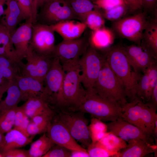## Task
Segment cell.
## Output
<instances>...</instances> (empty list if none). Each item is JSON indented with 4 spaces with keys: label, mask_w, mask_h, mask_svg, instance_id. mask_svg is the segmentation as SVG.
<instances>
[{
    "label": "cell",
    "mask_w": 157,
    "mask_h": 157,
    "mask_svg": "<svg viewBox=\"0 0 157 157\" xmlns=\"http://www.w3.org/2000/svg\"><path fill=\"white\" fill-rule=\"evenodd\" d=\"M79 59L60 61L64 71L63 107L76 111L84 101L86 91L81 86Z\"/></svg>",
    "instance_id": "obj_1"
},
{
    "label": "cell",
    "mask_w": 157,
    "mask_h": 157,
    "mask_svg": "<svg viewBox=\"0 0 157 157\" xmlns=\"http://www.w3.org/2000/svg\"><path fill=\"white\" fill-rule=\"evenodd\" d=\"M104 55L108 65L123 85L127 98L129 100L141 74L132 70L122 45L110 47L106 50Z\"/></svg>",
    "instance_id": "obj_2"
},
{
    "label": "cell",
    "mask_w": 157,
    "mask_h": 157,
    "mask_svg": "<svg viewBox=\"0 0 157 157\" xmlns=\"http://www.w3.org/2000/svg\"><path fill=\"white\" fill-rule=\"evenodd\" d=\"M92 88L102 98L118 104L122 108L128 102L123 85L111 70L105 59Z\"/></svg>",
    "instance_id": "obj_3"
},
{
    "label": "cell",
    "mask_w": 157,
    "mask_h": 157,
    "mask_svg": "<svg viewBox=\"0 0 157 157\" xmlns=\"http://www.w3.org/2000/svg\"><path fill=\"white\" fill-rule=\"evenodd\" d=\"M85 91V100L76 111L105 122L114 121L120 117L122 108L119 105L102 98L92 88Z\"/></svg>",
    "instance_id": "obj_4"
},
{
    "label": "cell",
    "mask_w": 157,
    "mask_h": 157,
    "mask_svg": "<svg viewBox=\"0 0 157 157\" xmlns=\"http://www.w3.org/2000/svg\"><path fill=\"white\" fill-rule=\"evenodd\" d=\"M64 72L59 59L53 58L44 79L42 96L50 106L63 107V84Z\"/></svg>",
    "instance_id": "obj_5"
},
{
    "label": "cell",
    "mask_w": 157,
    "mask_h": 157,
    "mask_svg": "<svg viewBox=\"0 0 157 157\" xmlns=\"http://www.w3.org/2000/svg\"><path fill=\"white\" fill-rule=\"evenodd\" d=\"M147 14L144 11L123 17L113 22L112 29L119 37L140 45L143 31L149 21Z\"/></svg>",
    "instance_id": "obj_6"
},
{
    "label": "cell",
    "mask_w": 157,
    "mask_h": 157,
    "mask_svg": "<svg viewBox=\"0 0 157 157\" xmlns=\"http://www.w3.org/2000/svg\"><path fill=\"white\" fill-rule=\"evenodd\" d=\"M62 110L57 119L67 129L75 139L84 148H88L92 142L89 130L88 120L84 113L77 111Z\"/></svg>",
    "instance_id": "obj_7"
},
{
    "label": "cell",
    "mask_w": 157,
    "mask_h": 157,
    "mask_svg": "<svg viewBox=\"0 0 157 157\" xmlns=\"http://www.w3.org/2000/svg\"><path fill=\"white\" fill-rule=\"evenodd\" d=\"M105 58L90 44L79 58L80 79L85 90L92 88L96 81Z\"/></svg>",
    "instance_id": "obj_8"
},
{
    "label": "cell",
    "mask_w": 157,
    "mask_h": 157,
    "mask_svg": "<svg viewBox=\"0 0 157 157\" xmlns=\"http://www.w3.org/2000/svg\"><path fill=\"white\" fill-rule=\"evenodd\" d=\"M79 19L65 0H49L41 7L36 22L49 26L66 20Z\"/></svg>",
    "instance_id": "obj_9"
},
{
    "label": "cell",
    "mask_w": 157,
    "mask_h": 157,
    "mask_svg": "<svg viewBox=\"0 0 157 157\" xmlns=\"http://www.w3.org/2000/svg\"><path fill=\"white\" fill-rule=\"evenodd\" d=\"M27 62L19 64L20 74L33 78L43 83L53 58L38 54L29 45L26 58Z\"/></svg>",
    "instance_id": "obj_10"
},
{
    "label": "cell",
    "mask_w": 157,
    "mask_h": 157,
    "mask_svg": "<svg viewBox=\"0 0 157 157\" xmlns=\"http://www.w3.org/2000/svg\"><path fill=\"white\" fill-rule=\"evenodd\" d=\"M54 32L50 26L33 23L30 43L33 50L40 55L52 57L55 46Z\"/></svg>",
    "instance_id": "obj_11"
},
{
    "label": "cell",
    "mask_w": 157,
    "mask_h": 157,
    "mask_svg": "<svg viewBox=\"0 0 157 157\" xmlns=\"http://www.w3.org/2000/svg\"><path fill=\"white\" fill-rule=\"evenodd\" d=\"M90 45L88 38L85 36L71 40H63L56 45L52 54L60 61L80 58Z\"/></svg>",
    "instance_id": "obj_12"
},
{
    "label": "cell",
    "mask_w": 157,
    "mask_h": 157,
    "mask_svg": "<svg viewBox=\"0 0 157 157\" xmlns=\"http://www.w3.org/2000/svg\"><path fill=\"white\" fill-rule=\"evenodd\" d=\"M107 131L126 142L139 139L151 144H154V138L137 126L122 119L121 117L107 124Z\"/></svg>",
    "instance_id": "obj_13"
},
{
    "label": "cell",
    "mask_w": 157,
    "mask_h": 157,
    "mask_svg": "<svg viewBox=\"0 0 157 157\" xmlns=\"http://www.w3.org/2000/svg\"><path fill=\"white\" fill-rule=\"evenodd\" d=\"M46 132L47 135L56 144L71 151L88 152L85 148L78 144L66 127L57 118L52 119Z\"/></svg>",
    "instance_id": "obj_14"
},
{
    "label": "cell",
    "mask_w": 157,
    "mask_h": 157,
    "mask_svg": "<svg viewBox=\"0 0 157 157\" xmlns=\"http://www.w3.org/2000/svg\"><path fill=\"white\" fill-rule=\"evenodd\" d=\"M123 48L129 63L137 73H143L149 66L157 61V58L141 45L131 44L123 46Z\"/></svg>",
    "instance_id": "obj_15"
},
{
    "label": "cell",
    "mask_w": 157,
    "mask_h": 157,
    "mask_svg": "<svg viewBox=\"0 0 157 157\" xmlns=\"http://www.w3.org/2000/svg\"><path fill=\"white\" fill-rule=\"evenodd\" d=\"M33 24L26 21L10 34L18 58L21 61L26 56L31 38Z\"/></svg>",
    "instance_id": "obj_16"
},
{
    "label": "cell",
    "mask_w": 157,
    "mask_h": 157,
    "mask_svg": "<svg viewBox=\"0 0 157 157\" xmlns=\"http://www.w3.org/2000/svg\"><path fill=\"white\" fill-rule=\"evenodd\" d=\"M124 148L115 154L113 157H142L154 153L157 154V145L151 144L139 139H135L127 142Z\"/></svg>",
    "instance_id": "obj_17"
},
{
    "label": "cell",
    "mask_w": 157,
    "mask_h": 157,
    "mask_svg": "<svg viewBox=\"0 0 157 157\" xmlns=\"http://www.w3.org/2000/svg\"><path fill=\"white\" fill-rule=\"evenodd\" d=\"M15 79L21 94V101H26L29 98L41 96L44 89V83L30 76L20 74Z\"/></svg>",
    "instance_id": "obj_18"
},
{
    "label": "cell",
    "mask_w": 157,
    "mask_h": 157,
    "mask_svg": "<svg viewBox=\"0 0 157 157\" xmlns=\"http://www.w3.org/2000/svg\"><path fill=\"white\" fill-rule=\"evenodd\" d=\"M50 26L63 40L73 39L81 37L87 27L85 23L74 20L63 21Z\"/></svg>",
    "instance_id": "obj_19"
},
{
    "label": "cell",
    "mask_w": 157,
    "mask_h": 157,
    "mask_svg": "<svg viewBox=\"0 0 157 157\" xmlns=\"http://www.w3.org/2000/svg\"><path fill=\"white\" fill-rule=\"evenodd\" d=\"M5 4L7 8L4 10V17L1 22L10 34L25 19L16 0H6Z\"/></svg>",
    "instance_id": "obj_20"
},
{
    "label": "cell",
    "mask_w": 157,
    "mask_h": 157,
    "mask_svg": "<svg viewBox=\"0 0 157 157\" xmlns=\"http://www.w3.org/2000/svg\"><path fill=\"white\" fill-rule=\"evenodd\" d=\"M144 103L138 100L128 102L122 108L120 117L124 120L147 133L142 124L141 118Z\"/></svg>",
    "instance_id": "obj_21"
},
{
    "label": "cell",
    "mask_w": 157,
    "mask_h": 157,
    "mask_svg": "<svg viewBox=\"0 0 157 157\" xmlns=\"http://www.w3.org/2000/svg\"><path fill=\"white\" fill-rule=\"evenodd\" d=\"M115 34L112 29L104 26L92 31L88 38L90 44L97 50H106L113 43Z\"/></svg>",
    "instance_id": "obj_22"
},
{
    "label": "cell",
    "mask_w": 157,
    "mask_h": 157,
    "mask_svg": "<svg viewBox=\"0 0 157 157\" xmlns=\"http://www.w3.org/2000/svg\"><path fill=\"white\" fill-rule=\"evenodd\" d=\"M22 106L29 118L42 115H54L50 106L41 96L29 98Z\"/></svg>",
    "instance_id": "obj_23"
},
{
    "label": "cell",
    "mask_w": 157,
    "mask_h": 157,
    "mask_svg": "<svg viewBox=\"0 0 157 157\" xmlns=\"http://www.w3.org/2000/svg\"><path fill=\"white\" fill-rule=\"evenodd\" d=\"M140 45L150 51L157 58V17L149 20L143 31Z\"/></svg>",
    "instance_id": "obj_24"
},
{
    "label": "cell",
    "mask_w": 157,
    "mask_h": 157,
    "mask_svg": "<svg viewBox=\"0 0 157 157\" xmlns=\"http://www.w3.org/2000/svg\"><path fill=\"white\" fill-rule=\"evenodd\" d=\"M0 56L18 63L22 61L18 58L10 33L1 22H0Z\"/></svg>",
    "instance_id": "obj_25"
},
{
    "label": "cell",
    "mask_w": 157,
    "mask_h": 157,
    "mask_svg": "<svg viewBox=\"0 0 157 157\" xmlns=\"http://www.w3.org/2000/svg\"><path fill=\"white\" fill-rule=\"evenodd\" d=\"M34 136L27 137L19 131L12 129L5 135L4 143L0 150L2 152L24 147L32 142Z\"/></svg>",
    "instance_id": "obj_26"
},
{
    "label": "cell",
    "mask_w": 157,
    "mask_h": 157,
    "mask_svg": "<svg viewBox=\"0 0 157 157\" xmlns=\"http://www.w3.org/2000/svg\"><path fill=\"white\" fill-rule=\"evenodd\" d=\"M7 95L0 101V114L17 106L21 101V94L15 78L11 81L7 90Z\"/></svg>",
    "instance_id": "obj_27"
},
{
    "label": "cell",
    "mask_w": 157,
    "mask_h": 157,
    "mask_svg": "<svg viewBox=\"0 0 157 157\" xmlns=\"http://www.w3.org/2000/svg\"><path fill=\"white\" fill-rule=\"evenodd\" d=\"M150 86L148 76L145 72L141 74L137 84L133 90L129 102L135 100L147 102L150 99Z\"/></svg>",
    "instance_id": "obj_28"
},
{
    "label": "cell",
    "mask_w": 157,
    "mask_h": 157,
    "mask_svg": "<svg viewBox=\"0 0 157 157\" xmlns=\"http://www.w3.org/2000/svg\"><path fill=\"white\" fill-rule=\"evenodd\" d=\"M97 142L105 149L114 155L127 145L125 141L108 131L106 132Z\"/></svg>",
    "instance_id": "obj_29"
},
{
    "label": "cell",
    "mask_w": 157,
    "mask_h": 157,
    "mask_svg": "<svg viewBox=\"0 0 157 157\" xmlns=\"http://www.w3.org/2000/svg\"><path fill=\"white\" fill-rule=\"evenodd\" d=\"M55 144L45 133L33 142L28 150L29 157H40L47 153Z\"/></svg>",
    "instance_id": "obj_30"
},
{
    "label": "cell",
    "mask_w": 157,
    "mask_h": 157,
    "mask_svg": "<svg viewBox=\"0 0 157 157\" xmlns=\"http://www.w3.org/2000/svg\"><path fill=\"white\" fill-rule=\"evenodd\" d=\"M70 6L80 22L84 23L88 14L97 8L89 0H65Z\"/></svg>",
    "instance_id": "obj_31"
},
{
    "label": "cell",
    "mask_w": 157,
    "mask_h": 157,
    "mask_svg": "<svg viewBox=\"0 0 157 157\" xmlns=\"http://www.w3.org/2000/svg\"><path fill=\"white\" fill-rule=\"evenodd\" d=\"M156 110L144 103L141 113V120L147 133L154 138V130L157 121Z\"/></svg>",
    "instance_id": "obj_32"
},
{
    "label": "cell",
    "mask_w": 157,
    "mask_h": 157,
    "mask_svg": "<svg viewBox=\"0 0 157 157\" xmlns=\"http://www.w3.org/2000/svg\"><path fill=\"white\" fill-rule=\"evenodd\" d=\"M88 128L92 142L99 141L107 131V125L101 120L93 117L91 120Z\"/></svg>",
    "instance_id": "obj_33"
},
{
    "label": "cell",
    "mask_w": 157,
    "mask_h": 157,
    "mask_svg": "<svg viewBox=\"0 0 157 157\" xmlns=\"http://www.w3.org/2000/svg\"><path fill=\"white\" fill-rule=\"evenodd\" d=\"M105 21L101 12L97 8L89 13L86 17L84 23L92 31L104 26Z\"/></svg>",
    "instance_id": "obj_34"
},
{
    "label": "cell",
    "mask_w": 157,
    "mask_h": 157,
    "mask_svg": "<svg viewBox=\"0 0 157 157\" xmlns=\"http://www.w3.org/2000/svg\"><path fill=\"white\" fill-rule=\"evenodd\" d=\"M17 107L0 114V131L2 133H7L12 129Z\"/></svg>",
    "instance_id": "obj_35"
},
{
    "label": "cell",
    "mask_w": 157,
    "mask_h": 157,
    "mask_svg": "<svg viewBox=\"0 0 157 157\" xmlns=\"http://www.w3.org/2000/svg\"><path fill=\"white\" fill-rule=\"evenodd\" d=\"M129 11L128 7L125 4L118 6L110 10L101 12L104 18L114 22L124 17Z\"/></svg>",
    "instance_id": "obj_36"
},
{
    "label": "cell",
    "mask_w": 157,
    "mask_h": 157,
    "mask_svg": "<svg viewBox=\"0 0 157 157\" xmlns=\"http://www.w3.org/2000/svg\"><path fill=\"white\" fill-rule=\"evenodd\" d=\"M90 157H113L114 154L109 152L101 146L97 141L92 142L87 148Z\"/></svg>",
    "instance_id": "obj_37"
},
{
    "label": "cell",
    "mask_w": 157,
    "mask_h": 157,
    "mask_svg": "<svg viewBox=\"0 0 157 157\" xmlns=\"http://www.w3.org/2000/svg\"><path fill=\"white\" fill-rule=\"evenodd\" d=\"M26 21L34 22L33 3L31 0H16Z\"/></svg>",
    "instance_id": "obj_38"
},
{
    "label": "cell",
    "mask_w": 157,
    "mask_h": 157,
    "mask_svg": "<svg viewBox=\"0 0 157 157\" xmlns=\"http://www.w3.org/2000/svg\"><path fill=\"white\" fill-rule=\"evenodd\" d=\"M71 151L55 144L42 157H70Z\"/></svg>",
    "instance_id": "obj_39"
},
{
    "label": "cell",
    "mask_w": 157,
    "mask_h": 157,
    "mask_svg": "<svg viewBox=\"0 0 157 157\" xmlns=\"http://www.w3.org/2000/svg\"><path fill=\"white\" fill-rule=\"evenodd\" d=\"M93 2L98 8L104 11L110 10L120 5H127L124 0H95Z\"/></svg>",
    "instance_id": "obj_40"
},
{
    "label": "cell",
    "mask_w": 157,
    "mask_h": 157,
    "mask_svg": "<svg viewBox=\"0 0 157 157\" xmlns=\"http://www.w3.org/2000/svg\"><path fill=\"white\" fill-rule=\"evenodd\" d=\"M148 76L149 86L150 98L153 89L157 85V62L152 63L146 69L145 71Z\"/></svg>",
    "instance_id": "obj_41"
},
{
    "label": "cell",
    "mask_w": 157,
    "mask_h": 157,
    "mask_svg": "<svg viewBox=\"0 0 157 157\" xmlns=\"http://www.w3.org/2000/svg\"><path fill=\"white\" fill-rule=\"evenodd\" d=\"M3 157H29L28 150L15 148L8 150L1 153Z\"/></svg>",
    "instance_id": "obj_42"
},
{
    "label": "cell",
    "mask_w": 157,
    "mask_h": 157,
    "mask_svg": "<svg viewBox=\"0 0 157 157\" xmlns=\"http://www.w3.org/2000/svg\"><path fill=\"white\" fill-rule=\"evenodd\" d=\"M48 126L37 125L30 121L27 128L30 136H34L46 131Z\"/></svg>",
    "instance_id": "obj_43"
},
{
    "label": "cell",
    "mask_w": 157,
    "mask_h": 157,
    "mask_svg": "<svg viewBox=\"0 0 157 157\" xmlns=\"http://www.w3.org/2000/svg\"><path fill=\"white\" fill-rule=\"evenodd\" d=\"M26 116L22 106H17L15 114L14 129L17 130Z\"/></svg>",
    "instance_id": "obj_44"
},
{
    "label": "cell",
    "mask_w": 157,
    "mask_h": 157,
    "mask_svg": "<svg viewBox=\"0 0 157 157\" xmlns=\"http://www.w3.org/2000/svg\"><path fill=\"white\" fill-rule=\"evenodd\" d=\"M142 8L144 11L148 12H157L156 4L157 0H141Z\"/></svg>",
    "instance_id": "obj_45"
},
{
    "label": "cell",
    "mask_w": 157,
    "mask_h": 157,
    "mask_svg": "<svg viewBox=\"0 0 157 157\" xmlns=\"http://www.w3.org/2000/svg\"><path fill=\"white\" fill-rule=\"evenodd\" d=\"M11 81L5 77L0 73V101L1 100L3 94L6 92Z\"/></svg>",
    "instance_id": "obj_46"
},
{
    "label": "cell",
    "mask_w": 157,
    "mask_h": 157,
    "mask_svg": "<svg viewBox=\"0 0 157 157\" xmlns=\"http://www.w3.org/2000/svg\"><path fill=\"white\" fill-rule=\"evenodd\" d=\"M129 11L133 12L142 8L141 0H124Z\"/></svg>",
    "instance_id": "obj_47"
},
{
    "label": "cell",
    "mask_w": 157,
    "mask_h": 157,
    "mask_svg": "<svg viewBox=\"0 0 157 157\" xmlns=\"http://www.w3.org/2000/svg\"><path fill=\"white\" fill-rule=\"evenodd\" d=\"M149 106L157 110V85L154 88L149 101L146 103Z\"/></svg>",
    "instance_id": "obj_48"
},
{
    "label": "cell",
    "mask_w": 157,
    "mask_h": 157,
    "mask_svg": "<svg viewBox=\"0 0 157 157\" xmlns=\"http://www.w3.org/2000/svg\"><path fill=\"white\" fill-rule=\"evenodd\" d=\"M49 0H34L33 2L34 22L36 21L38 14V9L41 7Z\"/></svg>",
    "instance_id": "obj_49"
},
{
    "label": "cell",
    "mask_w": 157,
    "mask_h": 157,
    "mask_svg": "<svg viewBox=\"0 0 157 157\" xmlns=\"http://www.w3.org/2000/svg\"><path fill=\"white\" fill-rule=\"evenodd\" d=\"M72 157H90L88 152L78 150H72L71 151Z\"/></svg>",
    "instance_id": "obj_50"
},
{
    "label": "cell",
    "mask_w": 157,
    "mask_h": 157,
    "mask_svg": "<svg viewBox=\"0 0 157 157\" xmlns=\"http://www.w3.org/2000/svg\"><path fill=\"white\" fill-rule=\"evenodd\" d=\"M6 0H0V17L3 15L4 10L3 5L6 1Z\"/></svg>",
    "instance_id": "obj_51"
},
{
    "label": "cell",
    "mask_w": 157,
    "mask_h": 157,
    "mask_svg": "<svg viewBox=\"0 0 157 157\" xmlns=\"http://www.w3.org/2000/svg\"><path fill=\"white\" fill-rule=\"evenodd\" d=\"M5 135L0 131V149L2 147L4 140Z\"/></svg>",
    "instance_id": "obj_52"
},
{
    "label": "cell",
    "mask_w": 157,
    "mask_h": 157,
    "mask_svg": "<svg viewBox=\"0 0 157 157\" xmlns=\"http://www.w3.org/2000/svg\"><path fill=\"white\" fill-rule=\"evenodd\" d=\"M89 0L90 1H93L95 0Z\"/></svg>",
    "instance_id": "obj_53"
}]
</instances>
